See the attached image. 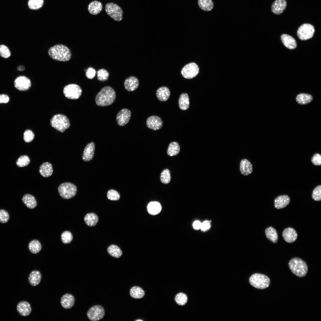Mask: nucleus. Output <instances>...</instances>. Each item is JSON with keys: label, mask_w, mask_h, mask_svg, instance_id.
Returning a JSON list of instances; mask_svg holds the SVG:
<instances>
[{"label": "nucleus", "mask_w": 321, "mask_h": 321, "mask_svg": "<svg viewBox=\"0 0 321 321\" xmlns=\"http://www.w3.org/2000/svg\"><path fill=\"white\" fill-rule=\"evenodd\" d=\"M16 309L20 315L24 317L29 315L32 311L30 304L26 301L19 302L17 304Z\"/></svg>", "instance_id": "aec40b11"}, {"label": "nucleus", "mask_w": 321, "mask_h": 321, "mask_svg": "<svg viewBox=\"0 0 321 321\" xmlns=\"http://www.w3.org/2000/svg\"><path fill=\"white\" fill-rule=\"evenodd\" d=\"M107 251L110 256L116 258H120L122 254L121 249L115 245L110 246L107 248Z\"/></svg>", "instance_id": "c9c22d12"}, {"label": "nucleus", "mask_w": 321, "mask_h": 321, "mask_svg": "<svg viewBox=\"0 0 321 321\" xmlns=\"http://www.w3.org/2000/svg\"><path fill=\"white\" fill-rule=\"evenodd\" d=\"M311 161L315 165L320 166L321 165V155L318 153L314 154L311 158Z\"/></svg>", "instance_id": "3c124183"}, {"label": "nucleus", "mask_w": 321, "mask_h": 321, "mask_svg": "<svg viewBox=\"0 0 321 321\" xmlns=\"http://www.w3.org/2000/svg\"><path fill=\"white\" fill-rule=\"evenodd\" d=\"M131 116L130 111L127 108L122 109L117 113L116 117L117 123L120 126H123L129 122Z\"/></svg>", "instance_id": "ddd939ff"}, {"label": "nucleus", "mask_w": 321, "mask_h": 321, "mask_svg": "<svg viewBox=\"0 0 321 321\" xmlns=\"http://www.w3.org/2000/svg\"><path fill=\"white\" fill-rule=\"evenodd\" d=\"M265 234L267 239L274 243L277 242L278 240V235L276 230L272 226H270L266 228L265 230Z\"/></svg>", "instance_id": "cd10ccee"}, {"label": "nucleus", "mask_w": 321, "mask_h": 321, "mask_svg": "<svg viewBox=\"0 0 321 321\" xmlns=\"http://www.w3.org/2000/svg\"><path fill=\"white\" fill-rule=\"evenodd\" d=\"M175 300L176 303L179 305L183 306L187 302L188 297L184 293L180 292L178 293L175 296Z\"/></svg>", "instance_id": "ea45409f"}, {"label": "nucleus", "mask_w": 321, "mask_h": 321, "mask_svg": "<svg viewBox=\"0 0 321 321\" xmlns=\"http://www.w3.org/2000/svg\"><path fill=\"white\" fill-rule=\"evenodd\" d=\"M15 87L18 90L22 91L29 90L31 87L30 80L24 76H20L17 77L14 82Z\"/></svg>", "instance_id": "f8f14e48"}, {"label": "nucleus", "mask_w": 321, "mask_h": 321, "mask_svg": "<svg viewBox=\"0 0 321 321\" xmlns=\"http://www.w3.org/2000/svg\"><path fill=\"white\" fill-rule=\"evenodd\" d=\"M211 226L210 223V221H205L202 223L200 229L203 231H205L208 230Z\"/></svg>", "instance_id": "864d4df0"}, {"label": "nucleus", "mask_w": 321, "mask_h": 321, "mask_svg": "<svg viewBox=\"0 0 321 321\" xmlns=\"http://www.w3.org/2000/svg\"><path fill=\"white\" fill-rule=\"evenodd\" d=\"M61 239L62 242L64 244L70 243L73 239V236L71 233L69 231H66L61 234Z\"/></svg>", "instance_id": "c03bdc74"}, {"label": "nucleus", "mask_w": 321, "mask_h": 321, "mask_svg": "<svg viewBox=\"0 0 321 321\" xmlns=\"http://www.w3.org/2000/svg\"><path fill=\"white\" fill-rule=\"evenodd\" d=\"M178 103L179 107L181 110H186L189 108V99L187 93H183L180 95Z\"/></svg>", "instance_id": "c756f323"}, {"label": "nucleus", "mask_w": 321, "mask_h": 321, "mask_svg": "<svg viewBox=\"0 0 321 321\" xmlns=\"http://www.w3.org/2000/svg\"><path fill=\"white\" fill-rule=\"evenodd\" d=\"M130 296L135 299H141L145 295L144 290L141 287L136 286L132 287L130 291Z\"/></svg>", "instance_id": "473e14b6"}, {"label": "nucleus", "mask_w": 321, "mask_h": 321, "mask_svg": "<svg viewBox=\"0 0 321 321\" xmlns=\"http://www.w3.org/2000/svg\"><path fill=\"white\" fill-rule=\"evenodd\" d=\"M315 31L314 26L309 23H304L300 26L297 31L299 38L302 40H306L313 36Z\"/></svg>", "instance_id": "1a4fd4ad"}, {"label": "nucleus", "mask_w": 321, "mask_h": 321, "mask_svg": "<svg viewBox=\"0 0 321 321\" xmlns=\"http://www.w3.org/2000/svg\"><path fill=\"white\" fill-rule=\"evenodd\" d=\"M170 95L169 89L166 86L160 87L157 90L156 92L158 99L162 101H165L167 100L169 98Z\"/></svg>", "instance_id": "393cba45"}, {"label": "nucleus", "mask_w": 321, "mask_h": 321, "mask_svg": "<svg viewBox=\"0 0 321 321\" xmlns=\"http://www.w3.org/2000/svg\"><path fill=\"white\" fill-rule=\"evenodd\" d=\"M23 203L28 208L33 209L37 205V202L36 199L32 195L27 194L23 196L22 199Z\"/></svg>", "instance_id": "c85d7f7f"}, {"label": "nucleus", "mask_w": 321, "mask_h": 321, "mask_svg": "<svg viewBox=\"0 0 321 321\" xmlns=\"http://www.w3.org/2000/svg\"><path fill=\"white\" fill-rule=\"evenodd\" d=\"M250 284L253 287L259 289H264L270 285V281L266 276L258 273H254L250 277Z\"/></svg>", "instance_id": "20e7f679"}, {"label": "nucleus", "mask_w": 321, "mask_h": 321, "mask_svg": "<svg viewBox=\"0 0 321 321\" xmlns=\"http://www.w3.org/2000/svg\"><path fill=\"white\" fill-rule=\"evenodd\" d=\"M289 268L291 272L300 277L306 275L308 268L306 262L301 259L295 257L291 259L289 262Z\"/></svg>", "instance_id": "7ed1b4c3"}, {"label": "nucleus", "mask_w": 321, "mask_h": 321, "mask_svg": "<svg viewBox=\"0 0 321 321\" xmlns=\"http://www.w3.org/2000/svg\"><path fill=\"white\" fill-rule=\"evenodd\" d=\"M41 278L42 275L40 272L38 270H34L31 272L29 274L28 280L31 285L35 286L40 284Z\"/></svg>", "instance_id": "a878e982"}, {"label": "nucleus", "mask_w": 321, "mask_h": 321, "mask_svg": "<svg viewBox=\"0 0 321 321\" xmlns=\"http://www.w3.org/2000/svg\"><path fill=\"white\" fill-rule=\"evenodd\" d=\"M9 96L5 94H2L0 95V103H7L9 101Z\"/></svg>", "instance_id": "5fc2aeb1"}, {"label": "nucleus", "mask_w": 321, "mask_h": 321, "mask_svg": "<svg viewBox=\"0 0 321 321\" xmlns=\"http://www.w3.org/2000/svg\"><path fill=\"white\" fill-rule=\"evenodd\" d=\"M30 162V159L28 156L23 155L18 158L16 163L18 167H23L28 166Z\"/></svg>", "instance_id": "79ce46f5"}, {"label": "nucleus", "mask_w": 321, "mask_h": 321, "mask_svg": "<svg viewBox=\"0 0 321 321\" xmlns=\"http://www.w3.org/2000/svg\"><path fill=\"white\" fill-rule=\"evenodd\" d=\"M84 221L86 224L89 226L95 225L97 223L99 218L98 216L93 213H87L84 218Z\"/></svg>", "instance_id": "2f4dec72"}, {"label": "nucleus", "mask_w": 321, "mask_h": 321, "mask_svg": "<svg viewBox=\"0 0 321 321\" xmlns=\"http://www.w3.org/2000/svg\"><path fill=\"white\" fill-rule=\"evenodd\" d=\"M146 125L149 128L153 130L160 129L162 127L163 123L161 118L156 116L149 117L146 120Z\"/></svg>", "instance_id": "4468645a"}, {"label": "nucleus", "mask_w": 321, "mask_h": 321, "mask_svg": "<svg viewBox=\"0 0 321 321\" xmlns=\"http://www.w3.org/2000/svg\"><path fill=\"white\" fill-rule=\"evenodd\" d=\"M198 3L199 7L204 11H211L214 7L212 0H198Z\"/></svg>", "instance_id": "f704fd0d"}, {"label": "nucleus", "mask_w": 321, "mask_h": 321, "mask_svg": "<svg viewBox=\"0 0 321 321\" xmlns=\"http://www.w3.org/2000/svg\"><path fill=\"white\" fill-rule=\"evenodd\" d=\"M10 218L8 213L6 210H0V222L5 223L8 222Z\"/></svg>", "instance_id": "8fccbe9b"}, {"label": "nucleus", "mask_w": 321, "mask_h": 321, "mask_svg": "<svg viewBox=\"0 0 321 321\" xmlns=\"http://www.w3.org/2000/svg\"><path fill=\"white\" fill-rule=\"evenodd\" d=\"M17 69L19 71H23L25 70V67L23 65H20L17 67Z\"/></svg>", "instance_id": "4d7b16f0"}, {"label": "nucleus", "mask_w": 321, "mask_h": 321, "mask_svg": "<svg viewBox=\"0 0 321 321\" xmlns=\"http://www.w3.org/2000/svg\"><path fill=\"white\" fill-rule=\"evenodd\" d=\"M43 3V0H29L28 6L31 9L37 10L41 8Z\"/></svg>", "instance_id": "58836bf2"}, {"label": "nucleus", "mask_w": 321, "mask_h": 321, "mask_svg": "<svg viewBox=\"0 0 321 321\" xmlns=\"http://www.w3.org/2000/svg\"><path fill=\"white\" fill-rule=\"evenodd\" d=\"M53 169L52 164L50 163H44L40 166L39 171L41 175L44 177H48L52 174Z\"/></svg>", "instance_id": "b1692460"}, {"label": "nucleus", "mask_w": 321, "mask_h": 321, "mask_svg": "<svg viewBox=\"0 0 321 321\" xmlns=\"http://www.w3.org/2000/svg\"><path fill=\"white\" fill-rule=\"evenodd\" d=\"M147 209L149 214L155 215L160 213L161 210V207L160 204L158 202H151L148 204Z\"/></svg>", "instance_id": "7c9ffc66"}, {"label": "nucleus", "mask_w": 321, "mask_h": 321, "mask_svg": "<svg viewBox=\"0 0 321 321\" xmlns=\"http://www.w3.org/2000/svg\"><path fill=\"white\" fill-rule=\"evenodd\" d=\"M312 199L316 201H320L321 200V185L316 187L314 189L312 194Z\"/></svg>", "instance_id": "49530a36"}, {"label": "nucleus", "mask_w": 321, "mask_h": 321, "mask_svg": "<svg viewBox=\"0 0 321 321\" xmlns=\"http://www.w3.org/2000/svg\"><path fill=\"white\" fill-rule=\"evenodd\" d=\"M171 179L170 172L168 169L163 170L161 173L160 180L163 184H167L170 181Z\"/></svg>", "instance_id": "a19ab883"}, {"label": "nucleus", "mask_w": 321, "mask_h": 321, "mask_svg": "<svg viewBox=\"0 0 321 321\" xmlns=\"http://www.w3.org/2000/svg\"><path fill=\"white\" fill-rule=\"evenodd\" d=\"M313 100L312 96L309 94L301 93L298 95L296 98L297 102L301 105H305L311 102Z\"/></svg>", "instance_id": "e433bc0d"}, {"label": "nucleus", "mask_w": 321, "mask_h": 321, "mask_svg": "<svg viewBox=\"0 0 321 321\" xmlns=\"http://www.w3.org/2000/svg\"><path fill=\"white\" fill-rule=\"evenodd\" d=\"M48 54L53 59L61 62L69 61L72 56L69 48L66 46L60 44L56 45L50 48Z\"/></svg>", "instance_id": "f03ea898"}, {"label": "nucleus", "mask_w": 321, "mask_h": 321, "mask_svg": "<svg viewBox=\"0 0 321 321\" xmlns=\"http://www.w3.org/2000/svg\"><path fill=\"white\" fill-rule=\"evenodd\" d=\"M95 150V144L94 142L89 143L85 147L82 155V158L85 161H89L93 158Z\"/></svg>", "instance_id": "a211bd4d"}, {"label": "nucleus", "mask_w": 321, "mask_h": 321, "mask_svg": "<svg viewBox=\"0 0 321 321\" xmlns=\"http://www.w3.org/2000/svg\"><path fill=\"white\" fill-rule=\"evenodd\" d=\"M96 73V70L92 67H89L86 71V76L87 78L92 79L95 77Z\"/></svg>", "instance_id": "603ef678"}, {"label": "nucleus", "mask_w": 321, "mask_h": 321, "mask_svg": "<svg viewBox=\"0 0 321 321\" xmlns=\"http://www.w3.org/2000/svg\"><path fill=\"white\" fill-rule=\"evenodd\" d=\"M282 236L285 241L291 243L295 241L297 238L298 234L293 228L288 227L283 231Z\"/></svg>", "instance_id": "f3484780"}, {"label": "nucleus", "mask_w": 321, "mask_h": 321, "mask_svg": "<svg viewBox=\"0 0 321 321\" xmlns=\"http://www.w3.org/2000/svg\"><path fill=\"white\" fill-rule=\"evenodd\" d=\"M199 71V68L197 64L192 62L187 64L183 67L181 70V73L185 78L190 79L196 77Z\"/></svg>", "instance_id": "9d476101"}, {"label": "nucleus", "mask_w": 321, "mask_h": 321, "mask_svg": "<svg viewBox=\"0 0 321 321\" xmlns=\"http://www.w3.org/2000/svg\"><path fill=\"white\" fill-rule=\"evenodd\" d=\"M138 79L135 76H131L125 81L124 86L125 89L129 91H133L136 89L139 86Z\"/></svg>", "instance_id": "6ab92c4d"}, {"label": "nucleus", "mask_w": 321, "mask_h": 321, "mask_svg": "<svg viewBox=\"0 0 321 321\" xmlns=\"http://www.w3.org/2000/svg\"><path fill=\"white\" fill-rule=\"evenodd\" d=\"M50 124L52 127L61 132L69 128L70 125L68 118L62 114L54 115L51 120Z\"/></svg>", "instance_id": "39448f33"}, {"label": "nucleus", "mask_w": 321, "mask_h": 321, "mask_svg": "<svg viewBox=\"0 0 321 321\" xmlns=\"http://www.w3.org/2000/svg\"><path fill=\"white\" fill-rule=\"evenodd\" d=\"M107 14L114 20L119 21L122 19L123 11L118 5L112 2L107 3L105 6Z\"/></svg>", "instance_id": "0eeeda50"}, {"label": "nucleus", "mask_w": 321, "mask_h": 321, "mask_svg": "<svg viewBox=\"0 0 321 321\" xmlns=\"http://www.w3.org/2000/svg\"><path fill=\"white\" fill-rule=\"evenodd\" d=\"M108 198L110 200L117 201L119 200L120 196L119 193L117 191L111 189L109 190L107 193Z\"/></svg>", "instance_id": "de8ad7c7"}, {"label": "nucleus", "mask_w": 321, "mask_h": 321, "mask_svg": "<svg viewBox=\"0 0 321 321\" xmlns=\"http://www.w3.org/2000/svg\"><path fill=\"white\" fill-rule=\"evenodd\" d=\"M58 190L60 196L62 198L69 199L75 195L77 188L74 184L66 182L61 184L58 187Z\"/></svg>", "instance_id": "423d86ee"}, {"label": "nucleus", "mask_w": 321, "mask_h": 321, "mask_svg": "<svg viewBox=\"0 0 321 321\" xmlns=\"http://www.w3.org/2000/svg\"><path fill=\"white\" fill-rule=\"evenodd\" d=\"M75 299L72 295L67 293L64 295L61 299L60 303L62 306L65 309H69L74 305Z\"/></svg>", "instance_id": "412c9836"}, {"label": "nucleus", "mask_w": 321, "mask_h": 321, "mask_svg": "<svg viewBox=\"0 0 321 321\" xmlns=\"http://www.w3.org/2000/svg\"><path fill=\"white\" fill-rule=\"evenodd\" d=\"M240 170L242 174L244 176L248 175L253 172V165L248 159H243L240 162Z\"/></svg>", "instance_id": "dca6fc26"}, {"label": "nucleus", "mask_w": 321, "mask_h": 321, "mask_svg": "<svg viewBox=\"0 0 321 321\" xmlns=\"http://www.w3.org/2000/svg\"><path fill=\"white\" fill-rule=\"evenodd\" d=\"M34 137V133L30 130H26L23 133V139L26 143H29L33 140Z\"/></svg>", "instance_id": "09e8293b"}, {"label": "nucleus", "mask_w": 321, "mask_h": 321, "mask_svg": "<svg viewBox=\"0 0 321 321\" xmlns=\"http://www.w3.org/2000/svg\"><path fill=\"white\" fill-rule=\"evenodd\" d=\"M287 6L286 0H276L272 5L271 10L274 14L279 15L283 12Z\"/></svg>", "instance_id": "2eb2a0df"}, {"label": "nucleus", "mask_w": 321, "mask_h": 321, "mask_svg": "<svg viewBox=\"0 0 321 321\" xmlns=\"http://www.w3.org/2000/svg\"><path fill=\"white\" fill-rule=\"evenodd\" d=\"M103 8L102 3L97 1L91 2L88 7L89 12L93 15H96L100 12Z\"/></svg>", "instance_id": "bb28decb"}, {"label": "nucleus", "mask_w": 321, "mask_h": 321, "mask_svg": "<svg viewBox=\"0 0 321 321\" xmlns=\"http://www.w3.org/2000/svg\"><path fill=\"white\" fill-rule=\"evenodd\" d=\"M82 89L78 85L70 84L66 86L63 89V93L65 97L70 99H76L81 96Z\"/></svg>", "instance_id": "6e6552de"}, {"label": "nucleus", "mask_w": 321, "mask_h": 321, "mask_svg": "<svg viewBox=\"0 0 321 321\" xmlns=\"http://www.w3.org/2000/svg\"><path fill=\"white\" fill-rule=\"evenodd\" d=\"M105 314L104 308L100 305H96L91 307L88 310L87 316L92 321H97L102 319Z\"/></svg>", "instance_id": "9b49d317"}, {"label": "nucleus", "mask_w": 321, "mask_h": 321, "mask_svg": "<svg viewBox=\"0 0 321 321\" xmlns=\"http://www.w3.org/2000/svg\"><path fill=\"white\" fill-rule=\"evenodd\" d=\"M180 146L178 143L176 141L172 142L168 146L167 154L170 156L177 155L180 152Z\"/></svg>", "instance_id": "72a5a7b5"}, {"label": "nucleus", "mask_w": 321, "mask_h": 321, "mask_svg": "<svg viewBox=\"0 0 321 321\" xmlns=\"http://www.w3.org/2000/svg\"><path fill=\"white\" fill-rule=\"evenodd\" d=\"M290 199L287 195H281L277 197L274 200L275 207L277 209L283 208L289 203Z\"/></svg>", "instance_id": "4be33fe9"}, {"label": "nucleus", "mask_w": 321, "mask_h": 321, "mask_svg": "<svg viewBox=\"0 0 321 321\" xmlns=\"http://www.w3.org/2000/svg\"><path fill=\"white\" fill-rule=\"evenodd\" d=\"M137 320V321H138V320H140V321H141V320Z\"/></svg>", "instance_id": "13d9d810"}, {"label": "nucleus", "mask_w": 321, "mask_h": 321, "mask_svg": "<svg viewBox=\"0 0 321 321\" xmlns=\"http://www.w3.org/2000/svg\"><path fill=\"white\" fill-rule=\"evenodd\" d=\"M11 52L8 48L4 45H0V55L4 58H9L11 56Z\"/></svg>", "instance_id": "a18cd8bd"}, {"label": "nucleus", "mask_w": 321, "mask_h": 321, "mask_svg": "<svg viewBox=\"0 0 321 321\" xmlns=\"http://www.w3.org/2000/svg\"><path fill=\"white\" fill-rule=\"evenodd\" d=\"M281 39L284 45L287 48L293 49L296 48V41L291 36L286 34H283L281 36Z\"/></svg>", "instance_id": "5701e85b"}, {"label": "nucleus", "mask_w": 321, "mask_h": 321, "mask_svg": "<svg viewBox=\"0 0 321 321\" xmlns=\"http://www.w3.org/2000/svg\"><path fill=\"white\" fill-rule=\"evenodd\" d=\"M97 79L102 81L107 80L109 76L108 71L104 69H99L97 71Z\"/></svg>", "instance_id": "37998d69"}, {"label": "nucleus", "mask_w": 321, "mask_h": 321, "mask_svg": "<svg viewBox=\"0 0 321 321\" xmlns=\"http://www.w3.org/2000/svg\"><path fill=\"white\" fill-rule=\"evenodd\" d=\"M202 223L199 221H195L193 224V228L196 230L200 229Z\"/></svg>", "instance_id": "6e6d98bb"}, {"label": "nucleus", "mask_w": 321, "mask_h": 321, "mask_svg": "<svg viewBox=\"0 0 321 321\" xmlns=\"http://www.w3.org/2000/svg\"><path fill=\"white\" fill-rule=\"evenodd\" d=\"M28 247L30 252L33 254L39 253L42 248L40 243L36 240L31 241L29 244Z\"/></svg>", "instance_id": "4c0bfd02"}, {"label": "nucleus", "mask_w": 321, "mask_h": 321, "mask_svg": "<svg viewBox=\"0 0 321 321\" xmlns=\"http://www.w3.org/2000/svg\"><path fill=\"white\" fill-rule=\"evenodd\" d=\"M116 98L114 89L110 86H106L103 88L97 95L95 101L98 106H106L112 104Z\"/></svg>", "instance_id": "f257e3e1"}]
</instances>
